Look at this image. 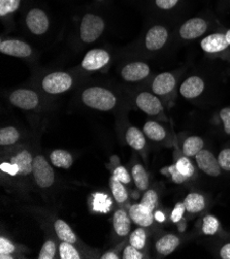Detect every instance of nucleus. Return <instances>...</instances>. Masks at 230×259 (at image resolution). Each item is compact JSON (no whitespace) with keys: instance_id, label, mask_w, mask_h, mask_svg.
Segmentation results:
<instances>
[{"instance_id":"nucleus-1","label":"nucleus","mask_w":230,"mask_h":259,"mask_svg":"<svg viewBox=\"0 0 230 259\" xmlns=\"http://www.w3.org/2000/svg\"><path fill=\"white\" fill-rule=\"evenodd\" d=\"M82 100L91 109L108 112L117 105V97L114 92L99 86H92L85 89L82 93Z\"/></svg>"},{"instance_id":"nucleus-2","label":"nucleus","mask_w":230,"mask_h":259,"mask_svg":"<svg viewBox=\"0 0 230 259\" xmlns=\"http://www.w3.org/2000/svg\"><path fill=\"white\" fill-rule=\"evenodd\" d=\"M106 29V21L95 13H87L80 23V37L85 44L96 41Z\"/></svg>"},{"instance_id":"nucleus-3","label":"nucleus","mask_w":230,"mask_h":259,"mask_svg":"<svg viewBox=\"0 0 230 259\" xmlns=\"http://www.w3.org/2000/svg\"><path fill=\"white\" fill-rule=\"evenodd\" d=\"M27 29L34 35H43L50 28V17L44 9L31 6L27 9L24 17Z\"/></svg>"},{"instance_id":"nucleus-4","label":"nucleus","mask_w":230,"mask_h":259,"mask_svg":"<svg viewBox=\"0 0 230 259\" xmlns=\"http://www.w3.org/2000/svg\"><path fill=\"white\" fill-rule=\"evenodd\" d=\"M73 84L72 76L64 71H55L44 75L41 88L48 94H61L68 91Z\"/></svg>"},{"instance_id":"nucleus-5","label":"nucleus","mask_w":230,"mask_h":259,"mask_svg":"<svg viewBox=\"0 0 230 259\" xmlns=\"http://www.w3.org/2000/svg\"><path fill=\"white\" fill-rule=\"evenodd\" d=\"M9 100L14 107L26 111L36 109L39 105L38 94L31 89L25 88L14 90L10 94Z\"/></svg>"},{"instance_id":"nucleus-6","label":"nucleus","mask_w":230,"mask_h":259,"mask_svg":"<svg viewBox=\"0 0 230 259\" xmlns=\"http://www.w3.org/2000/svg\"><path fill=\"white\" fill-rule=\"evenodd\" d=\"M33 175L36 184L41 188L52 186L55 180V175L45 158L41 155H37L33 161Z\"/></svg>"},{"instance_id":"nucleus-7","label":"nucleus","mask_w":230,"mask_h":259,"mask_svg":"<svg viewBox=\"0 0 230 259\" xmlns=\"http://www.w3.org/2000/svg\"><path fill=\"white\" fill-rule=\"evenodd\" d=\"M209 28V23L206 19L195 17L187 20L182 24L178 30L181 38L185 40H192L202 36Z\"/></svg>"},{"instance_id":"nucleus-8","label":"nucleus","mask_w":230,"mask_h":259,"mask_svg":"<svg viewBox=\"0 0 230 259\" xmlns=\"http://www.w3.org/2000/svg\"><path fill=\"white\" fill-rule=\"evenodd\" d=\"M0 52L5 55L12 57L28 58L32 55L33 50L30 45L24 40L11 38L2 40V42H0Z\"/></svg>"},{"instance_id":"nucleus-9","label":"nucleus","mask_w":230,"mask_h":259,"mask_svg":"<svg viewBox=\"0 0 230 259\" xmlns=\"http://www.w3.org/2000/svg\"><path fill=\"white\" fill-rule=\"evenodd\" d=\"M169 32L163 25H154L147 31L145 36V47L149 51H158L167 42Z\"/></svg>"},{"instance_id":"nucleus-10","label":"nucleus","mask_w":230,"mask_h":259,"mask_svg":"<svg viewBox=\"0 0 230 259\" xmlns=\"http://www.w3.org/2000/svg\"><path fill=\"white\" fill-rule=\"evenodd\" d=\"M111 60L108 51L104 49L90 50L82 61V67L87 71H96L106 67Z\"/></svg>"},{"instance_id":"nucleus-11","label":"nucleus","mask_w":230,"mask_h":259,"mask_svg":"<svg viewBox=\"0 0 230 259\" xmlns=\"http://www.w3.org/2000/svg\"><path fill=\"white\" fill-rule=\"evenodd\" d=\"M150 66L142 61H134L126 64L121 70L122 79L126 82H141L150 74Z\"/></svg>"},{"instance_id":"nucleus-12","label":"nucleus","mask_w":230,"mask_h":259,"mask_svg":"<svg viewBox=\"0 0 230 259\" xmlns=\"http://www.w3.org/2000/svg\"><path fill=\"white\" fill-rule=\"evenodd\" d=\"M135 103L141 111L149 116H156L163 110L160 99L156 94H152L150 92L140 93L135 98Z\"/></svg>"},{"instance_id":"nucleus-13","label":"nucleus","mask_w":230,"mask_h":259,"mask_svg":"<svg viewBox=\"0 0 230 259\" xmlns=\"http://www.w3.org/2000/svg\"><path fill=\"white\" fill-rule=\"evenodd\" d=\"M198 167L209 176L218 177L221 174V166L218 158L214 156V154L207 150H201L195 156Z\"/></svg>"},{"instance_id":"nucleus-14","label":"nucleus","mask_w":230,"mask_h":259,"mask_svg":"<svg viewBox=\"0 0 230 259\" xmlns=\"http://www.w3.org/2000/svg\"><path fill=\"white\" fill-rule=\"evenodd\" d=\"M200 47L203 52L209 54H218L227 50L230 46L226 38V33H213L204 37L200 41Z\"/></svg>"},{"instance_id":"nucleus-15","label":"nucleus","mask_w":230,"mask_h":259,"mask_svg":"<svg viewBox=\"0 0 230 259\" xmlns=\"http://www.w3.org/2000/svg\"><path fill=\"white\" fill-rule=\"evenodd\" d=\"M176 80L171 72H162L158 74L152 83V91L156 95H166L173 91Z\"/></svg>"},{"instance_id":"nucleus-16","label":"nucleus","mask_w":230,"mask_h":259,"mask_svg":"<svg viewBox=\"0 0 230 259\" xmlns=\"http://www.w3.org/2000/svg\"><path fill=\"white\" fill-rule=\"evenodd\" d=\"M204 90V82L199 76L193 75L183 82L180 88V93L187 99L198 97Z\"/></svg>"},{"instance_id":"nucleus-17","label":"nucleus","mask_w":230,"mask_h":259,"mask_svg":"<svg viewBox=\"0 0 230 259\" xmlns=\"http://www.w3.org/2000/svg\"><path fill=\"white\" fill-rule=\"evenodd\" d=\"M33 161L34 159L32 158L31 153L27 150H23L11 159L12 163L18 165L20 169L19 175L22 176H28L33 172Z\"/></svg>"},{"instance_id":"nucleus-18","label":"nucleus","mask_w":230,"mask_h":259,"mask_svg":"<svg viewBox=\"0 0 230 259\" xmlns=\"http://www.w3.org/2000/svg\"><path fill=\"white\" fill-rule=\"evenodd\" d=\"M113 223H114V228L119 236L125 237L130 232V228H131L130 218L124 210H119L115 213Z\"/></svg>"},{"instance_id":"nucleus-19","label":"nucleus","mask_w":230,"mask_h":259,"mask_svg":"<svg viewBox=\"0 0 230 259\" xmlns=\"http://www.w3.org/2000/svg\"><path fill=\"white\" fill-rule=\"evenodd\" d=\"M129 216L140 226H150L153 221H154V214L149 213L141 208L140 203L139 204H133L131 205V208L129 209Z\"/></svg>"},{"instance_id":"nucleus-20","label":"nucleus","mask_w":230,"mask_h":259,"mask_svg":"<svg viewBox=\"0 0 230 259\" xmlns=\"http://www.w3.org/2000/svg\"><path fill=\"white\" fill-rule=\"evenodd\" d=\"M178 245H180V239L174 235H166L156 243V250L161 255H169Z\"/></svg>"},{"instance_id":"nucleus-21","label":"nucleus","mask_w":230,"mask_h":259,"mask_svg":"<svg viewBox=\"0 0 230 259\" xmlns=\"http://www.w3.org/2000/svg\"><path fill=\"white\" fill-rule=\"evenodd\" d=\"M50 159L52 164L59 168H69L72 165L71 154L64 150H55L50 155Z\"/></svg>"},{"instance_id":"nucleus-22","label":"nucleus","mask_w":230,"mask_h":259,"mask_svg":"<svg viewBox=\"0 0 230 259\" xmlns=\"http://www.w3.org/2000/svg\"><path fill=\"white\" fill-rule=\"evenodd\" d=\"M184 204L186 211L189 213H199L206 206V201H204V197L202 195L198 193H190L186 196Z\"/></svg>"},{"instance_id":"nucleus-23","label":"nucleus","mask_w":230,"mask_h":259,"mask_svg":"<svg viewBox=\"0 0 230 259\" xmlns=\"http://www.w3.org/2000/svg\"><path fill=\"white\" fill-rule=\"evenodd\" d=\"M54 228L56 234L58 236V238L63 241V242H67V243H75L76 242V237L74 235V232L72 231V229L69 227V225L63 221V220H57L54 224Z\"/></svg>"},{"instance_id":"nucleus-24","label":"nucleus","mask_w":230,"mask_h":259,"mask_svg":"<svg viewBox=\"0 0 230 259\" xmlns=\"http://www.w3.org/2000/svg\"><path fill=\"white\" fill-rule=\"evenodd\" d=\"M126 141L134 150H142L146 145L144 134L136 127H130L126 133Z\"/></svg>"},{"instance_id":"nucleus-25","label":"nucleus","mask_w":230,"mask_h":259,"mask_svg":"<svg viewBox=\"0 0 230 259\" xmlns=\"http://www.w3.org/2000/svg\"><path fill=\"white\" fill-rule=\"evenodd\" d=\"M144 134L153 141H162L166 136L164 128L154 121H149L144 125Z\"/></svg>"},{"instance_id":"nucleus-26","label":"nucleus","mask_w":230,"mask_h":259,"mask_svg":"<svg viewBox=\"0 0 230 259\" xmlns=\"http://www.w3.org/2000/svg\"><path fill=\"white\" fill-rule=\"evenodd\" d=\"M22 0H0V17L3 20L13 17L21 8Z\"/></svg>"},{"instance_id":"nucleus-27","label":"nucleus","mask_w":230,"mask_h":259,"mask_svg":"<svg viewBox=\"0 0 230 259\" xmlns=\"http://www.w3.org/2000/svg\"><path fill=\"white\" fill-rule=\"evenodd\" d=\"M93 210L98 213H108L111 210L112 206V200L111 198L104 193H95L93 195V201H92Z\"/></svg>"},{"instance_id":"nucleus-28","label":"nucleus","mask_w":230,"mask_h":259,"mask_svg":"<svg viewBox=\"0 0 230 259\" xmlns=\"http://www.w3.org/2000/svg\"><path fill=\"white\" fill-rule=\"evenodd\" d=\"M203 148V141L199 137L188 138L183 145V152L185 156L192 157L196 156V154L200 152Z\"/></svg>"},{"instance_id":"nucleus-29","label":"nucleus","mask_w":230,"mask_h":259,"mask_svg":"<svg viewBox=\"0 0 230 259\" xmlns=\"http://www.w3.org/2000/svg\"><path fill=\"white\" fill-rule=\"evenodd\" d=\"M141 208L149 213H153L158 205V195L154 190H147L140 202Z\"/></svg>"},{"instance_id":"nucleus-30","label":"nucleus","mask_w":230,"mask_h":259,"mask_svg":"<svg viewBox=\"0 0 230 259\" xmlns=\"http://www.w3.org/2000/svg\"><path fill=\"white\" fill-rule=\"evenodd\" d=\"M110 186H111V189H112L115 199L119 203L126 201V199L128 198V193H127L123 183L121 182V181H119L114 175L110 179Z\"/></svg>"},{"instance_id":"nucleus-31","label":"nucleus","mask_w":230,"mask_h":259,"mask_svg":"<svg viewBox=\"0 0 230 259\" xmlns=\"http://www.w3.org/2000/svg\"><path fill=\"white\" fill-rule=\"evenodd\" d=\"M132 178L135 182L136 187L141 191H146L149 186V178L147 171L145 170L144 166L141 164H136L132 168Z\"/></svg>"},{"instance_id":"nucleus-32","label":"nucleus","mask_w":230,"mask_h":259,"mask_svg":"<svg viewBox=\"0 0 230 259\" xmlns=\"http://www.w3.org/2000/svg\"><path fill=\"white\" fill-rule=\"evenodd\" d=\"M20 138L19 132L15 127L9 126L5 127L0 131V145L2 146H9L15 144Z\"/></svg>"},{"instance_id":"nucleus-33","label":"nucleus","mask_w":230,"mask_h":259,"mask_svg":"<svg viewBox=\"0 0 230 259\" xmlns=\"http://www.w3.org/2000/svg\"><path fill=\"white\" fill-rule=\"evenodd\" d=\"M218 229H219V221L216 217L209 215L203 218L202 231L204 235L213 236L218 231Z\"/></svg>"},{"instance_id":"nucleus-34","label":"nucleus","mask_w":230,"mask_h":259,"mask_svg":"<svg viewBox=\"0 0 230 259\" xmlns=\"http://www.w3.org/2000/svg\"><path fill=\"white\" fill-rule=\"evenodd\" d=\"M60 257L62 259H80L81 256L79 252L74 249L71 243L62 242L59 247Z\"/></svg>"},{"instance_id":"nucleus-35","label":"nucleus","mask_w":230,"mask_h":259,"mask_svg":"<svg viewBox=\"0 0 230 259\" xmlns=\"http://www.w3.org/2000/svg\"><path fill=\"white\" fill-rule=\"evenodd\" d=\"M146 231L143 228H137L135 229L132 234L130 235V245L135 247L136 249L141 250L145 247L146 244Z\"/></svg>"},{"instance_id":"nucleus-36","label":"nucleus","mask_w":230,"mask_h":259,"mask_svg":"<svg viewBox=\"0 0 230 259\" xmlns=\"http://www.w3.org/2000/svg\"><path fill=\"white\" fill-rule=\"evenodd\" d=\"M175 166L178 171L188 178H190L194 174V166L192 165L191 161L187 158V156L178 159L175 163Z\"/></svg>"},{"instance_id":"nucleus-37","label":"nucleus","mask_w":230,"mask_h":259,"mask_svg":"<svg viewBox=\"0 0 230 259\" xmlns=\"http://www.w3.org/2000/svg\"><path fill=\"white\" fill-rule=\"evenodd\" d=\"M182 0H153V5L160 11L168 12L171 10H174Z\"/></svg>"},{"instance_id":"nucleus-38","label":"nucleus","mask_w":230,"mask_h":259,"mask_svg":"<svg viewBox=\"0 0 230 259\" xmlns=\"http://www.w3.org/2000/svg\"><path fill=\"white\" fill-rule=\"evenodd\" d=\"M56 253V245L53 241H47L38 255L39 259H52Z\"/></svg>"},{"instance_id":"nucleus-39","label":"nucleus","mask_w":230,"mask_h":259,"mask_svg":"<svg viewBox=\"0 0 230 259\" xmlns=\"http://www.w3.org/2000/svg\"><path fill=\"white\" fill-rule=\"evenodd\" d=\"M218 161L221 168L230 171V149H225L219 154Z\"/></svg>"},{"instance_id":"nucleus-40","label":"nucleus","mask_w":230,"mask_h":259,"mask_svg":"<svg viewBox=\"0 0 230 259\" xmlns=\"http://www.w3.org/2000/svg\"><path fill=\"white\" fill-rule=\"evenodd\" d=\"M119 181H121V182L123 184H128L130 183L131 181V178H130V175L129 172L127 171V169L123 166H119L117 167L115 170H114V174H113Z\"/></svg>"},{"instance_id":"nucleus-41","label":"nucleus","mask_w":230,"mask_h":259,"mask_svg":"<svg viewBox=\"0 0 230 259\" xmlns=\"http://www.w3.org/2000/svg\"><path fill=\"white\" fill-rule=\"evenodd\" d=\"M185 210H186V208H185L184 202L183 203H181V202L180 203H176L175 208L173 209V211L171 213V216H170L172 222H174V223L180 222L182 220V218H183Z\"/></svg>"},{"instance_id":"nucleus-42","label":"nucleus","mask_w":230,"mask_h":259,"mask_svg":"<svg viewBox=\"0 0 230 259\" xmlns=\"http://www.w3.org/2000/svg\"><path fill=\"white\" fill-rule=\"evenodd\" d=\"M124 259H142L143 258V254L139 251V249H136L133 246H128L123 253V257Z\"/></svg>"},{"instance_id":"nucleus-43","label":"nucleus","mask_w":230,"mask_h":259,"mask_svg":"<svg viewBox=\"0 0 230 259\" xmlns=\"http://www.w3.org/2000/svg\"><path fill=\"white\" fill-rule=\"evenodd\" d=\"M168 172H169V175H171V178L173 180V182H175L176 184H181V183L185 182L187 179H189L188 177L184 176L183 174H181L180 171H178L175 165L169 166L168 167Z\"/></svg>"},{"instance_id":"nucleus-44","label":"nucleus","mask_w":230,"mask_h":259,"mask_svg":"<svg viewBox=\"0 0 230 259\" xmlns=\"http://www.w3.org/2000/svg\"><path fill=\"white\" fill-rule=\"evenodd\" d=\"M15 251V246L8 240L0 239V255H11Z\"/></svg>"},{"instance_id":"nucleus-45","label":"nucleus","mask_w":230,"mask_h":259,"mask_svg":"<svg viewBox=\"0 0 230 259\" xmlns=\"http://www.w3.org/2000/svg\"><path fill=\"white\" fill-rule=\"evenodd\" d=\"M220 117L224 123L225 133L230 135V108H224L220 112Z\"/></svg>"},{"instance_id":"nucleus-46","label":"nucleus","mask_w":230,"mask_h":259,"mask_svg":"<svg viewBox=\"0 0 230 259\" xmlns=\"http://www.w3.org/2000/svg\"><path fill=\"white\" fill-rule=\"evenodd\" d=\"M0 169H2L4 172L6 174H9L10 176H16V175H19V167L18 165L14 164V163H8V162H3L2 164H0Z\"/></svg>"},{"instance_id":"nucleus-47","label":"nucleus","mask_w":230,"mask_h":259,"mask_svg":"<svg viewBox=\"0 0 230 259\" xmlns=\"http://www.w3.org/2000/svg\"><path fill=\"white\" fill-rule=\"evenodd\" d=\"M220 255H221V258H223V259H230V244L225 245L221 249Z\"/></svg>"},{"instance_id":"nucleus-48","label":"nucleus","mask_w":230,"mask_h":259,"mask_svg":"<svg viewBox=\"0 0 230 259\" xmlns=\"http://www.w3.org/2000/svg\"><path fill=\"white\" fill-rule=\"evenodd\" d=\"M101 259H118V255L114 252H108V253H105L104 255H102L100 257Z\"/></svg>"},{"instance_id":"nucleus-49","label":"nucleus","mask_w":230,"mask_h":259,"mask_svg":"<svg viewBox=\"0 0 230 259\" xmlns=\"http://www.w3.org/2000/svg\"><path fill=\"white\" fill-rule=\"evenodd\" d=\"M154 216H155V219H156L157 221H159V222H163V221L165 220V216H164V214L161 213V212H156Z\"/></svg>"},{"instance_id":"nucleus-50","label":"nucleus","mask_w":230,"mask_h":259,"mask_svg":"<svg viewBox=\"0 0 230 259\" xmlns=\"http://www.w3.org/2000/svg\"><path fill=\"white\" fill-rule=\"evenodd\" d=\"M226 38H227V40L229 42V46H230V29L226 32Z\"/></svg>"},{"instance_id":"nucleus-51","label":"nucleus","mask_w":230,"mask_h":259,"mask_svg":"<svg viewBox=\"0 0 230 259\" xmlns=\"http://www.w3.org/2000/svg\"><path fill=\"white\" fill-rule=\"evenodd\" d=\"M0 258L2 259H5V258H9V259H11V258H13L11 255H0Z\"/></svg>"},{"instance_id":"nucleus-52","label":"nucleus","mask_w":230,"mask_h":259,"mask_svg":"<svg viewBox=\"0 0 230 259\" xmlns=\"http://www.w3.org/2000/svg\"><path fill=\"white\" fill-rule=\"evenodd\" d=\"M94 2H96V3H105V2H107V0H94Z\"/></svg>"}]
</instances>
